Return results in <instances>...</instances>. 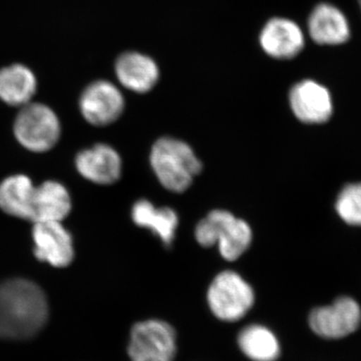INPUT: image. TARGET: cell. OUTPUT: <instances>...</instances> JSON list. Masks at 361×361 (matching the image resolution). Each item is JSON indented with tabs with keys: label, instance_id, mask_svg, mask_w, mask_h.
Here are the masks:
<instances>
[{
	"label": "cell",
	"instance_id": "cell-18",
	"mask_svg": "<svg viewBox=\"0 0 361 361\" xmlns=\"http://www.w3.org/2000/svg\"><path fill=\"white\" fill-rule=\"evenodd\" d=\"M132 218L135 225L155 233L168 248L174 241L179 219L173 209L157 208L148 200H140L133 207Z\"/></svg>",
	"mask_w": 361,
	"mask_h": 361
},
{
	"label": "cell",
	"instance_id": "cell-14",
	"mask_svg": "<svg viewBox=\"0 0 361 361\" xmlns=\"http://www.w3.org/2000/svg\"><path fill=\"white\" fill-rule=\"evenodd\" d=\"M116 75L126 89L139 94L155 87L160 77L158 66L149 56L140 52L128 51L116 61Z\"/></svg>",
	"mask_w": 361,
	"mask_h": 361
},
{
	"label": "cell",
	"instance_id": "cell-6",
	"mask_svg": "<svg viewBox=\"0 0 361 361\" xmlns=\"http://www.w3.org/2000/svg\"><path fill=\"white\" fill-rule=\"evenodd\" d=\"M130 361H174L177 334L168 322L159 319L135 323L130 334Z\"/></svg>",
	"mask_w": 361,
	"mask_h": 361
},
{
	"label": "cell",
	"instance_id": "cell-8",
	"mask_svg": "<svg viewBox=\"0 0 361 361\" xmlns=\"http://www.w3.org/2000/svg\"><path fill=\"white\" fill-rule=\"evenodd\" d=\"M125 99L122 92L108 80L87 85L80 97V110L85 120L96 127L115 123L122 116Z\"/></svg>",
	"mask_w": 361,
	"mask_h": 361
},
{
	"label": "cell",
	"instance_id": "cell-4",
	"mask_svg": "<svg viewBox=\"0 0 361 361\" xmlns=\"http://www.w3.org/2000/svg\"><path fill=\"white\" fill-rule=\"evenodd\" d=\"M16 139L33 153H45L58 144L61 126L58 116L44 104L21 106L13 123Z\"/></svg>",
	"mask_w": 361,
	"mask_h": 361
},
{
	"label": "cell",
	"instance_id": "cell-15",
	"mask_svg": "<svg viewBox=\"0 0 361 361\" xmlns=\"http://www.w3.org/2000/svg\"><path fill=\"white\" fill-rule=\"evenodd\" d=\"M71 211L68 189L56 180H47L35 188L32 222H63Z\"/></svg>",
	"mask_w": 361,
	"mask_h": 361
},
{
	"label": "cell",
	"instance_id": "cell-7",
	"mask_svg": "<svg viewBox=\"0 0 361 361\" xmlns=\"http://www.w3.org/2000/svg\"><path fill=\"white\" fill-rule=\"evenodd\" d=\"M308 322L316 336L326 339L343 338L360 326L361 308L351 297H339L330 305L311 311Z\"/></svg>",
	"mask_w": 361,
	"mask_h": 361
},
{
	"label": "cell",
	"instance_id": "cell-2",
	"mask_svg": "<svg viewBox=\"0 0 361 361\" xmlns=\"http://www.w3.org/2000/svg\"><path fill=\"white\" fill-rule=\"evenodd\" d=\"M149 161L161 184L174 193L186 191L202 170L191 147L173 137H161L155 142Z\"/></svg>",
	"mask_w": 361,
	"mask_h": 361
},
{
	"label": "cell",
	"instance_id": "cell-11",
	"mask_svg": "<svg viewBox=\"0 0 361 361\" xmlns=\"http://www.w3.org/2000/svg\"><path fill=\"white\" fill-rule=\"evenodd\" d=\"M75 168L85 179L97 185H111L122 175V159L104 144L82 149L75 157Z\"/></svg>",
	"mask_w": 361,
	"mask_h": 361
},
{
	"label": "cell",
	"instance_id": "cell-5",
	"mask_svg": "<svg viewBox=\"0 0 361 361\" xmlns=\"http://www.w3.org/2000/svg\"><path fill=\"white\" fill-rule=\"evenodd\" d=\"M209 307L218 319L236 322L253 307L255 294L238 273L223 271L213 280L207 294Z\"/></svg>",
	"mask_w": 361,
	"mask_h": 361
},
{
	"label": "cell",
	"instance_id": "cell-10",
	"mask_svg": "<svg viewBox=\"0 0 361 361\" xmlns=\"http://www.w3.org/2000/svg\"><path fill=\"white\" fill-rule=\"evenodd\" d=\"M289 102L296 118L311 125L327 122L334 111L329 90L314 80H304L293 85Z\"/></svg>",
	"mask_w": 361,
	"mask_h": 361
},
{
	"label": "cell",
	"instance_id": "cell-17",
	"mask_svg": "<svg viewBox=\"0 0 361 361\" xmlns=\"http://www.w3.org/2000/svg\"><path fill=\"white\" fill-rule=\"evenodd\" d=\"M37 90L35 73L27 66L14 63L0 70V99L13 106L32 103Z\"/></svg>",
	"mask_w": 361,
	"mask_h": 361
},
{
	"label": "cell",
	"instance_id": "cell-19",
	"mask_svg": "<svg viewBox=\"0 0 361 361\" xmlns=\"http://www.w3.org/2000/svg\"><path fill=\"white\" fill-rule=\"evenodd\" d=\"M237 341L243 355L252 361H276L281 353L276 336L263 325L244 327Z\"/></svg>",
	"mask_w": 361,
	"mask_h": 361
},
{
	"label": "cell",
	"instance_id": "cell-20",
	"mask_svg": "<svg viewBox=\"0 0 361 361\" xmlns=\"http://www.w3.org/2000/svg\"><path fill=\"white\" fill-rule=\"evenodd\" d=\"M336 208L344 222L361 226V183L344 187L337 197Z\"/></svg>",
	"mask_w": 361,
	"mask_h": 361
},
{
	"label": "cell",
	"instance_id": "cell-13",
	"mask_svg": "<svg viewBox=\"0 0 361 361\" xmlns=\"http://www.w3.org/2000/svg\"><path fill=\"white\" fill-rule=\"evenodd\" d=\"M311 39L320 45L345 44L350 39L348 18L338 7L319 4L313 8L308 18Z\"/></svg>",
	"mask_w": 361,
	"mask_h": 361
},
{
	"label": "cell",
	"instance_id": "cell-9",
	"mask_svg": "<svg viewBox=\"0 0 361 361\" xmlns=\"http://www.w3.org/2000/svg\"><path fill=\"white\" fill-rule=\"evenodd\" d=\"M33 225L35 257L56 268L71 265L75 257L73 237L63 222H35Z\"/></svg>",
	"mask_w": 361,
	"mask_h": 361
},
{
	"label": "cell",
	"instance_id": "cell-12",
	"mask_svg": "<svg viewBox=\"0 0 361 361\" xmlns=\"http://www.w3.org/2000/svg\"><path fill=\"white\" fill-rule=\"evenodd\" d=\"M260 44L271 58L293 59L303 49V32L294 21L287 18H272L260 33Z\"/></svg>",
	"mask_w": 361,
	"mask_h": 361
},
{
	"label": "cell",
	"instance_id": "cell-3",
	"mask_svg": "<svg viewBox=\"0 0 361 361\" xmlns=\"http://www.w3.org/2000/svg\"><path fill=\"white\" fill-rule=\"evenodd\" d=\"M195 237L206 248L218 244L222 257L235 261L250 246L252 230L248 223L232 213L214 210L197 225Z\"/></svg>",
	"mask_w": 361,
	"mask_h": 361
},
{
	"label": "cell",
	"instance_id": "cell-1",
	"mask_svg": "<svg viewBox=\"0 0 361 361\" xmlns=\"http://www.w3.org/2000/svg\"><path fill=\"white\" fill-rule=\"evenodd\" d=\"M49 312L47 295L35 282L13 278L0 284V338H32L44 329Z\"/></svg>",
	"mask_w": 361,
	"mask_h": 361
},
{
	"label": "cell",
	"instance_id": "cell-21",
	"mask_svg": "<svg viewBox=\"0 0 361 361\" xmlns=\"http://www.w3.org/2000/svg\"><path fill=\"white\" fill-rule=\"evenodd\" d=\"M358 4H360V11H361V0H357Z\"/></svg>",
	"mask_w": 361,
	"mask_h": 361
},
{
	"label": "cell",
	"instance_id": "cell-16",
	"mask_svg": "<svg viewBox=\"0 0 361 361\" xmlns=\"http://www.w3.org/2000/svg\"><path fill=\"white\" fill-rule=\"evenodd\" d=\"M35 187L25 175H13L0 183V209L7 215L32 221Z\"/></svg>",
	"mask_w": 361,
	"mask_h": 361
}]
</instances>
